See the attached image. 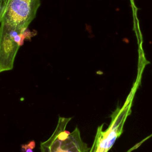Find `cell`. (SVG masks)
<instances>
[{
  "mask_svg": "<svg viewBox=\"0 0 152 152\" xmlns=\"http://www.w3.org/2000/svg\"><path fill=\"white\" fill-rule=\"evenodd\" d=\"M35 147V142L31 141L29 142L28 144H24L21 145V149L23 152H33V149Z\"/></svg>",
  "mask_w": 152,
  "mask_h": 152,
  "instance_id": "5b68a950",
  "label": "cell"
},
{
  "mask_svg": "<svg viewBox=\"0 0 152 152\" xmlns=\"http://www.w3.org/2000/svg\"><path fill=\"white\" fill-rule=\"evenodd\" d=\"M72 118L59 116L51 136L40 144V152H89L81 138L80 129L76 127L72 131L66 130Z\"/></svg>",
  "mask_w": 152,
  "mask_h": 152,
  "instance_id": "6da1fadb",
  "label": "cell"
},
{
  "mask_svg": "<svg viewBox=\"0 0 152 152\" xmlns=\"http://www.w3.org/2000/svg\"><path fill=\"white\" fill-rule=\"evenodd\" d=\"M129 110L130 106L128 105L115 112L113 115L110 126L105 131H102V125L98 128L93 144L89 152H107L110 149L122 131L124 123L129 115Z\"/></svg>",
  "mask_w": 152,
  "mask_h": 152,
  "instance_id": "3957f363",
  "label": "cell"
},
{
  "mask_svg": "<svg viewBox=\"0 0 152 152\" xmlns=\"http://www.w3.org/2000/svg\"><path fill=\"white\" fill-rule=\"evenodd\" d=\"M11 0H0V22Z\"/></svg>",
  "mask_w": 152,
  "mask_h": 152,
  "instance_id": "277c9868",
  "label": "cell"
},
{
  "mask_svg": "<svg viewBox=\"0 0 152 152\" xmlns=\"http://www.w3.org/2000/svg\"><path fill=\"white\" fill-rule=\"evenodd\" d=\"M40 0H11L0 22L1 27L25 31L35 18Z\"/></svg>",
  "mask_w": 152,
  "mask_h": 152,
  "instance_id": "7a4b0ae2",
  "label": "cell"
}]
</instances>
